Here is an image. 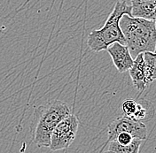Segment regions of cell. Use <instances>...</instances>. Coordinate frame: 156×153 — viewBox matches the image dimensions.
<instances>
[{
	"mask_svg": "<svg viewBox=\"0 0 156 153\" xmlns=\"http://www.w3.org/2000/svg\"><path fill=\"white\" fill-rule=\"evenodd\" d=\"M125 14L132 16L131 6L124 0H118L104 26L101 29L92 30L88 36L89 48L95 52H99L107 50L115 43L125 45V39L120 28V19Z\"/></svg>",
	"mask_w": 156,
	"mask_h": 153,
	"instance_id": "3957f363",
	"label": "cell"
},
{
	"mask_svg": "<svg viewBox=\"0 0 156 153\" xmlns=\"http://www.w3.org/2000/svg\"><path fill=\"white\" fill-rule=\"evenodd\" d=\"M79 128V120L75 114L69 115L59 122L51 135L49 148L52 151L68 149L75 141Z\"/></svg>",
	"mask_w": 156,
	"mask_h": 153,
	"instance_id": "277c9868",
	"label": "cell"
},
{
	"mask_svg": "<svg viewBox=\"0 0 156 153\" xmlns=\"http://www.w3.org/2000/svg\"><path fill=\"white\" fill-rule=\"evenodd\" d=\"M70 114L68 104L60 100H50L36 108L31 126L35 144L37 147H49L54 128Z\"/></svg>",
	"mask_w": 156,
	"mask_h": 153,
	"instance_id": "6da1fadb",
	"label": "cell"
},
{
	"mask_svg": "<svg viewBox=\"0 0 156 153\" xmlns=\"http://www.w3.org/2000/svg\"><path fill=\"white\" fill-rule=\"evenodd\" d=\"M129 72L133 86L140 92L144 91L150 83L147 79L146 64L143 53H140L135 57L133 65L129 70Z\"/></svg>",
	"mask_w": 156,
	"mask_h": 153,
	"instance_id": "52a82bcc",
	"label": "cell"
},
{
	"mask_svg": "<svg viewBox=\"0 0 156 153\" xmlns=\"http://www.w3.org/2000/svg\"><path fill=\"white\" fill-rule=\"evenodd\" d=\"M129 133L133 138L146 140L147 137V128L145 123L129 118L125 115H121L115 118L107 126V143L115 141L120 133Z\"/></svg>",
	"mask_w": 156,
	"mask_h": 153,
	"instance_id": "5b68a950",
	"label": "cell"
},
{
	"mask_svg": "<svg viewBox=\"0 0 156 153\" xmlns=\"http://www.w3.org/2000/svg\"><path fill=\"white\" fill-rule=\"evenodd\" d=\"M142 144V140L134 138L130 144L121 145L116 141H112L108 145V151L113 153H139V149Z\"/></svg>",
	"mask_w": 156,
	"mask_h": 153,
	"instance_id": "30bf717a",
	"label": "cell"
},
{
	"mask_svg": "<svg viewBox=\"0 0 156 153\" xmlns=\"http://www.w3.org/2000/svg\"><path fill=\"white\" fill-rule=\"evenodd\" d=\"M107 51L119 73H125L132 67L134 59L126 45L115 43L107 48Z\"/></svg>",
	"mask_w": 156,
	"mask_h": 153,
	"instance_id": "8992f818",
	"label": "cell"
},
{
	"mask_svg": "<svg viewBox=\"0 0 156 153\" xmlns=\"http://www.w3.org/2000/svg\"><path fill=\"white\" fill-rule=\"evenodd\" d=\"M133 136L129 133H126V132H122V133H120L116 136L115 140L117 143L121 145H127V144H130L133 140Z\"/></svg>",
	"mask_w": 156,
	"mask_h": 153,
	"instance_id": "4fadbf2b",
	"label": "cell"
},
{
	"mask_svg": "<svg viewBox=\"0 0 156 153\" xmlns=\"http://www.w3.org/2000/svg\"><path fill=\"white\" fill-rule=\"evenodd\" d=\"M102 153H113V152H111V151H105V152H102Z\"/></svg>",
	"mask_w": 156,
	"mask_h": 153,
	"instance_id": "5bb4252c",
	"label": "cell"
},
{
	"mask_svg": "<svg viewBox=\"0 0 156 153\" xmlns=\"http://www.w3.org/2000/svg\"><path fill=\"white\" fill-rule=\"evenodd\" d=\"M138 107L136 114L134 115L133 120H138L140 122H147L154 116V107L153 104L142 97H137Z\"/></svg>",
	"mask_w": 156,
	"mask_h": 153,
	"instance_id": "9c48e42d",
	"label": "cell"
},
{
	"mask_svg": "<svg viewBox=\"0 0 156 153\" xmlns=\"http://www.w3.org/2000/svg\"><path fill=\"white\" fill-rule=\"evenodd\" d=\"M133 17L155 20L156 0H130Z\"/></svg>",
	"mask_w": 156,
	"mask_h": 153,
	"instance_id": "ba28073f",
	"label": "cell"
},
{
	"mask_svg": "<svg viewBox=\"0 0 156 153\" xmlns=\"http://www.w3.org/2000/svg\"><path fill=\"white\" fill-rule=\"evenodd\" d=\"M120 28L132 57L147 51L154 52L156 46L155 20L123 15Z\"/></svg>",
	"mask_w": 156,
	"mask_h": 153,
	"instance_id": "7a4b0ae2",
	"label": "cell"
},
{
	"mask_svg": "<svg viewBox=\"0 0 156 153\" xmlns=\"http://www.w3.org/2000/svg\"><path fill=\"white\" fill-rule=\"evenodd\" d=\"M138 107V101L136 99H126L122 104V115H125L129 118L133 119L134 115L136 114Z\"/></svg>",
	"mask_w": 156,
	"mask_h": 153,
	"instance_id": "7c38bea8",
	"label": "cell"
},
{
	"mask_svg": "<svg viewBox=\"0 0 156 153\" xmlns=\"http://www.w3.org/2000/svg\"><path fill=\"white\" fill-rule=\"evenodd\" d=\"M143 54L146 64L147 79L149 83H152L156 80V52L147 51Z\"/></svg>",
	"mask_w": 156,
	"mask_h": 153,
	"instance_id": "8fae6325",
	"label": "cell"
},
{
	"mask_svg": "<svg viewBox=\"0 0 156 153\" xmlns=\"http://www.w3.org/2000/svg\"><path fill=\"white\" fill-rule=\"evenodd\" d=\"M155 29H156V19H155ZM154 52H156V46H155V50H154Z\"/></svg>",
	"mask_w": 156,
	"mask_h": 153,
	"instance_id": "9a60e30c",
	"label": "cell"
}]
</instances>
